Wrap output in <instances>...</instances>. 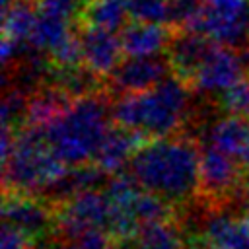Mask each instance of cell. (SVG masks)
I'll use <instances>...</instances> for the list:
<instances>
[{
  "label": "cell",
  "mask_w": 249,
  "mask_h": 249,
  "mask_svg": "<svg viewBox=\"0 0 249 249\" xmlns=\"http://www.w3.org/2000/svg\"><path fill=\"white\" fill-rule=\"evenodd\" d=\"M78 35L82 43L84 64L101 78L111 76L121 62V54H123L121 37H117L115 31H107L91 25H82Z\"/></svg>",
  "instance_id": "7c38bea8"
},
{
  "label": "cell",
  "mask_w": 249,
  "mask_h": 249,
  "mask_svg": "<svg viewBox=\"0 0 249 249\" xmlns=\"http://www.w3.org/2000/svg\"><path fill=\"white\" fill-rule=\"evenodd\" d=\"M128 173L142 189L171 202H185L198 195L200 150L195 140L181 134L152 138L138 146Z\"/></svg>",
  "instance_id": "6da1fadb"
},
{
  "label": "cell",
  "mask_w": 249,
  "mask_h": 249,
  "mask_svg": "<svg viewBox=\"0 0 249 249\" xmlns=\"http://www.w3.org/2000/svg\"><path fill=\"white\" fill-rule=\"evenodd\" d=\"M171 64L167 56L154 54V56H128L121 60L119 66L113 70L111 88L119 93H136L154 88L165 76H169Z\"/></svg>",
  "instance_id": "30bf717a"
},
{
  "label": "cell",
  "mask_w": 249,
  "mask_h": 249,
  "mask_svg": "<svg viewBox=\"0 0 249 249\" xmlns=\"http://www.w3.org/2000/svg\"><path fill=\"white\" fill-rule=\"evenodd\" d=\"M4 193L39 195L47 193L68 169L45 140L43 126L21 124L10 154L2 160Z\"/></svg>",
  "instance_id": "277c9868"
},
{
  "label": "cell",
  "mask_w": 249,
  "mask_h": 249,
  "mask_svg": "<svg viewBox=\"0 0 249 249\" xmlns=\"http://www.w3.org/2000/svg\"><path fill=\"white\" fill-rule=\"evenodd\" d=\"M72 33L70 29V19L62 18V16H54L49 12H41L37 10V18L33 23V29L29 33V43L43 51V53H51L62 39H66Z\"/></svg>",
  "instance_id": "ffe728a7"
},
{
  "label": "cell",
  "mask_w": 249,
  "mask_h": 249,
  "mask_svg": "<svg viewBox=\"0 0 249 249\" xmlns=\"http://www.w3.org/2000/svg\"><path fill=\"white\" fill-rule=\"evenodd\" d=\"M2 218L4 224L18 228L33 241L54 233V204L37 198V195L4 193Z\"/></svg>",
  "instance_id": "ba28073f"
},
{
  "label": "cell",
  "mask_w": 249,
  "mask_h": 249,
  "mask_svg": "<svg viewBox=\"0 0 249 249\" xmlns=\"http://www.w3.org/2000/svg\"><path fill=\"white\" fill-rule=\"evenodd\" d=\"M134 249H183V231L171 220L142 224L132 239Z\"/></svg>",
  "instance_id": "d6986e66"
},
{
  "label": "cell",
  "mask_w": 249,
  "mask_h": 249,
  "mask_svg": "<svg viewBox=\"0 0 249 249\" xmlns=\"http://www.w3.org/2000/svg\"><path fill=\"white\" fill-rule=\"evenodd\" d=\"M51 62L58 68H68V66H78L84 62L82 54V43L78 31H72L66 39H62L51 53Z\"/></svg>",
  "instance_id": "4316f807"
},
{
  "label": "cell",
  "mask_w": 249,
  "mask_h": 249,
  "mask_svg": "<svg viewBox=\"0 0 249 249\" xmlns=\"http://www.w3.org/2000/svg\"><path fill=\"white\" fill-rule=\"evenodd\" d=\"M237 249H249V243H245V245H241V247H237Z\"/></svg>",
  "instance_id": "d590c367"
},
{
  "label": "cell",
  "mask_w": 249,
  "mask_h": 249,
  "mask_svg": "<svg viewBox=\"0 0 249 249\" xmlns=\"http://www.w3.org/2000/svg\"><path fill=\"white\" fill-rule=\"evenodd\" d=\"M86 0H39L37 10L41 12H49L54 16H62L66 19H72L76 16L82 14Z\"/></svg>",
  "instance_id": "f546056e"
},
{
  "label": "cell",
  "mask_w": 249,
  "mask_h": 249,
  "mask_svg": "<svg viewBox=\"0 0 249 249\" xmlns=\"http://www.w3.org/2000/svg\"><path fill=\"white\" fill-rule=\"evenodd\" d=\"M72 99L58 89L56 86H41L35 89L33 95H29V103H27V111H25V119L21 124H29V126H47L53 119H56L70 103Z\"/></svg>",
  "instance_id": "2e32d148"
},
{
  "label": "cell",
  "mask_w": 249,
  "mask_h": 249,
  "mask_svg": "<svg viewBox=\"0 0 249 249\" xmlns=\"http://www.w3.org/2000/svg\"><path fill=\"white\" fill-rule=\"evenodd\" d=\"M235 160L239 161V165H241V169H243V175L249 177V134H247L245 144H243V148H241V152L237 154Z\"/></svg>",
  "instance_id": "1f68e13d"
},
{
  "label": "cell",
  "mask_w": 249,
  "mask_h": 249,
  "mask_svg": "<svg viewBox=\"0 0 249 249\" xmlns=\"http://www.w3.org/2000/svg\"><path fill=\"white\" fill-rule=\"evenodd\" d=\"M130 210L138 224H150V222H161V220H171L173 216V202L152 193L146 189H140L130 204Z\"/></svg>",
  "instance_id": "603a6c76"
},
{
  "label": "cell",
  "mask_w": 249,
  "mask_h": 249,
  "mask_svg": "<svg viewBox=\"0 0 249 249\" xmlns=\"http://www.w3.org/2000/svg\"><path fill=\"white\" fill-rule=\"evenodd\" d=\"M37 18V8L31 0H14L2 12V37L14 41H27Z\"/></svg>",
  "instance_id": "7402d4cb"
},
{
  "label": "cell",
  "mask_w": 249,
  "mask_h": 249,
  "mask_svg": "<svg viewBox=\"0 0 249 249\" xmlns=\"http://www.w3.org/2000/svg\"><path fill=\"white\" fill-rule=\"evenodd\" d=\"M47 84L56 86L70 99H78L84 95L97 93L101 89V76L95 74L86 64L68 66V68H58L53 64V70L47 78Z\"/></svg>",
  "instance_id": "e0dca14e"
},
{
  "label": "cell",
  "mask_w": 249,
  "mask_h": 249,
  "mask_svg": "<svg viewBox=\"0 0 249 249\" xmlns=\"http://www.w3.org/2000/svg\"><path fill=\"white\" fill-rule=\"evenodd\" d=\"M200 239L208 241L216 249H237L249 243V214L230 216L212 208L200 228Z\"/></svg>",
  "instance_id": "9a60e30c"
},
{
  "label": "cell",
  "mask_w": 249,
  "mask_h": 249,
  "mask_svg": "<svg viewBox=\"0 0 249 249\" xmlns=\"http://www.w3.org/2000/svg\"><path fill=\"white\" fill-rule=\"evenodd\" d=\"M27 103H29V95L25 93L23 88L19 86L6 88L2 99V126H12L18 130V124L23 123L25 119Z\"/></svg>",
  "instance_id": "d4e9b609"
},
{
  "label": "cell",
  "mask_w": 249,
  "mask_h": 249,
  "mask_svg": "<svg viewBox=\"0 0 249 249\" xmlns=\"http://www.w3.org/2000/svg\"><path fill=\"white\" fill-rule=\"evenodd\" d=\"M0 249H33V239L27 237L18 228L4 224L0 235Z\"/></svg>",
  "instance_id": "4dcf8cb0"
},
{
  "label": "cell",
  "mask_w": 249,
  "mask_h": 249,
  "mask_svg": "<svg viewBox=\"0 0 249 249\" xmlns=\"http://www.w3.org/2000/svg\"><path fill=\"white\" fill-rule=\"evenodd\" d=\"M113 206L103 189H88L54 202V231L64 239L89 230L109 231Z\"/></svg>",
  "instance_id": "5b68a950"
},
{
  "label": "cell",
  "mask_w": 249,
  "mask_h": 249,
  "mask_svg": "<svg viewBox=\"0 0 249 249\" xmlns=\"http://www.w3.org/2000/svg\"><path fill=\"white\" fill-rule=\"evenodd\" d=\"M187 249H216V247L210 245V243L204 241V239H196V241H193L191 245H187Z\"/></svg>",
  "instance_id": "d6a6232c"
},
{
  "label": "cell",
  "mask_w": 249,
  "mask_h": 249,
  "mask_svg": "<svg viewBox=\"0 0 249 249\" xmlns=\"http://www.w3.org/2000/svg\"><path fill=\"white\" fill-rule=\"evenodd\" d=\"M247 12L249 0H206V12L198 33L226 47H249Z\"/></svg>",
  "instance_id": "52a82bcc"
},
{
  "label": "cell",
  "mask_w": 249,
  "mask_h": 249,
  "mask_svg": "<svg viewBox=\"0 0 249 249\" xmlns=\"http://www.w3.org/2000/svg\"><path fill=\"white\" fill-rule=\"evenodd\" d=\"M140 138L142 136H138L128 128H123L119 124L111 126L95 154L93 163L99 169H103L107 175L121 173L123 167L130 163L134 152L138 150Z\"/></svg>",
  "instance_id": "5bb4252c"
},
{
  "label": "cell",
  "mask_w": 249,
  "mask_h": 249,
  "mask_svg": "<svg viewBox=\"0 0 249 249\" xmlns=\"http://www.w3.org/2000/svg\"><path fill=\"white\" fill-rule=\"evenodd\" d=\"M130 18L148 23L169 21V0H126Z\"/></svg>",
  "instance_id": "484cf974"
},
{
  "label": "cell",
  "mask_w": 249,
  "mask_h": 249,
  "mask_svg": "<svg viewBox=\"0 0 249 249\" xmlns=\"http://www.w3.org/2000/svg\"><path fill=\"white\" fill-rule=\"evenodd\" d=\"M130 16L126 0H86L80 19L84 25L107 29V31H121Z\"/></svg>",
  "instance_id": "ac0fdd59"
},
{
  "label": "cell",
  "mask_w": 249,
  "mask_h": 249,
  "mask_svg": "<svg viewBox=\"0 0 249 249\" xmlns=\"http://www.w3.org/2000/svg\"><path fill=\"white\" fill-rule=\"evenodd\" d=\"M189 82L171 72L150 89L117 97L111 119L144 140L179 134L189 109Z\"/></svg>",
  "instance_id": "7a4b0ae2"
},
{
  "label": "cell",
  "mask_w": 249,
  "mask_h": 249,
  "mask_svg": "<svg viewBox=\"0 0 249 249\" xmlns=\"http://www.w3.org/2000/svg\"><path fill=\"white\" fill-rule=\"evenodd\" d=\"M243 169L239 161L216 148L214 144H204L200 148V185L198 195H202L212 206L228 200L241 185Z\"/></svg>",
  "instance_id": "8992f818"
},
{
  "label": "cell",
  "mask_w": 249,
  "mask_h": 249,
  "mask_svg": "<svg viewBox=\"0 0 249 249\" xmlns=\"http://www.w3.org/2000/svg\"><path fill=\"white\" fill-rule=\"evenodd\" d=\"M171 31L165 23L132 21L121 29V45L126 56H154L167 49L171 41Z\"/></svg>",
  "instance_id": "4fadbf2b"
},
{
  "label": "cell",
  "mask_w": 249,
  "mask_h": 249,
  "mask_svg": "<svg viewBox=\"0 0 249 249\" xmlns=\"http://www.w3.org/2000/svg\"><path fill=\"white\" fill-rule=\"evenodd\" d=\"M249 134V121L241 119L237 115H230L218 123H214L208 130V142L216 148L224 150L226 154L237 158L241 152L245 138Z\"/></svg>",
  "instance_id": "44dd1931"
},
{
  "label": "cell",
  "mask_w": 249,
  "mask_h": 249,
  "mask_svg": "<svg viewBox=\"0 0 249 249\" xmlns=\"http://www.w3.org/2000/svg\"><path fill=\"white\" fill-rule=\"evenodd\" d=\"M216 45L218 43L204 33L175 29L165 49V56L171 64V72H175L177 76H181L185 82L191 84L193 76L196 74V70L202 66V62L208 58V54L214 51Z\"/></svg>",
  "instance_id": "8fae6325"
},
{
  "label": "cell",
  "mask_w": 249,
  "mask_h": 249,
  "mask_svg": "<svg viewBox=\"0 0 249 249\" xmlns=\"http://www.w3.org/2000/svg\"><path fill=\"white\" fill-rule=\"evenodd\" d=\"M247 41H249V12H247Z\"/></svg>",
  "instance_id": "e575fe53"
},
{
  "label": "cell",
  "mask_w": 249,
  "mask_h": 249,
  "mask_svg": "<svg viewBox=\"0 0 249 249\" xmlns=\"http://www.w3.org/2000/svg\"><path fill=\"white\" fill-rule=\"evenodd\" d=\"M245 62L241 53H235L233 47L216 45L202 66L191 80V88L202 93H226L230 88L239 84L245 74Z\"/></svg>",
  "instance_id": "9c48e42d"
},
{
  "label": "cell",
  "mask_w": 249,
  "mask_h": 249,
  "mask_svg": "<svg viewBox=\"0 0 249 249\" xmlns=\"http://www.w3.org/2000/svg\"><path fill=\"white\" fill-rule=\"evenodd\" d=\"M117 241L103 230H89L68 237L58 249H117Z\"/></svg>",
  "instance_id": "83f0119b"
},
{
  "label": "cell",
  "mask_w": 249,
  "mask_h": 249,
  "mask_svg": "<svg viewBox=\"0 0 249 249\" xmlns=\"http://www.w3.org/2000/svg\"><path fill=\"white\" fill-rule=\"evenodd\" d=\"M222 105L230 115L249 121V78H243L239 84L230 88L222 95Z\"/></svg>",
  "instance_id": "f1b7e54d"
},
{
  "label": "cell",
  "mask_w": 249,
  "mask_h": 249,
  "mask_svg": "<svg viewBox=\"0 0 249 249\" xmlns=\"http://www.w3.org/2000/svg\"><path fill=\"white\" fill-rule=\"evenodd\" d=\"M243 198H245V206H247V214H249V185L243 191Z\"/></svg>",
  "instance_id": "836d02e7"
},
{
  "label": "cell",
  "mask_w": 249,
  "mask_h": 249,
  "mask_svg": "<svg viewBox=\"0 0 249 249\" xmlns=\"http://www.w3.org/2000/svg\"><path fill=\"white\" fill-rule=\"evenodd\" d=\"M109 117V99L99 91L72 99L56 119L43 126L45 140L68 167L91 163L111 128Z\"/></svg>",
  "instance_id": "3957f363"
},
{
  "label": "cell",
  "mask_w": 249,
  "mask_h": 249,
  "mask_svg": "<svg viewBox=\"0 0 249 249\" xmlns=\"http://www.w3.org/2000/svg\"><path fill=\"white\" fill-rule=\"evenodd\" d=\"M206 12V0H169V25L175 29L198 31Z\"/></svg>",
  "instance_id": "cb8c5ba5"
}]
</instances>
